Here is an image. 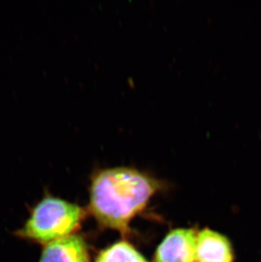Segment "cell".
<instances>
[{"label":"cell","instance_id":"1","mask_svg":"<svg viewBox=\"0 0 261 262\" xmlns=\"http://www.w3.org/2000/svg\"><path fill=\"white\" fill-rule=\"evenodd\" d=\"M164 183L130 166L99 169L91 177L89 210L99 224L126 234L133 217Z\"/></svg>","mask_w":261,"mask_h":262},{"label":"cell","instance_id":"2","mask_svg":"<svg viewBox=\"0 0 261 262\" xmlns=\"http://www.w3.org/2000/svg\"><path fill=\"white\" fill-rule=\"evenodd\" d=\"M85 215V210L79 205L45 192L30 209L29 216L15 235L30 242L47 245L74 234Z\"/></svg>","mask_w":261,"mask_h":262},{"label":"cell","instance_id":"3","mask_svg":"<svg viewBox=\"0 0 261 262\" xmlns=\"http://www.w3.org/2000/svg\"><path fill=\"white\" fill-rule=\"evenodd\" d=\"M197 235L192 228H179L166 235L158 247L156 262H196Z\"/></svg>","mask_w":261,"mask_h":262},{"label":"cell","instance_id":"4","mask_svg":"<svg viewBox=\"0 0 261 262\" xmlns=\"http://www.w3.org/2000/svg\"><path fill=\"white\" fill-rule=\"evenodd\" d=\"M234 248L222 233L204 228L198 233L196 262H234Z\"/></svg>","mask_w":261,"mask_h":262},{"label":"cell","instance_id":"5","mask_svg":"<svg viewBox=\"0 0 261 262\" xmlns=\"http://www.w3.org/2000/svg\"><path fill=\"white\" fill-rule=\"evenodd\" d=\"M37 262H90V256L82 237L72 234L45 245Z\"/></svg>","mask_w":261,"mask_h":262},{"label":"cell","instance_id":"6","mask_svg":"<svg viewBox=\"0 0 261 262\" xmlns=\"http://www.w3.org/2000/svg\"><path fill=\"white\" fill-rule=\"evenodd\" d=\"M96 262H148L128 243L122 241L99 253Z\"/></svg>","mask_w":261,"mask_h":262}]
</instances>
